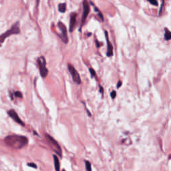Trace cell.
I'll return each mask as SVG.
<instances>
[{
	"label": "cell",
	"mask_w": 171,
	"mask_h": 171,
	"mask_svg": "<svg viewBox=\"0 0 171 171\" xmlns=\"http://www.w3.org/2000/svg\"><path fill=\"white\" fill-rule=\"evenodd\" d=\"M78 14L76 12H73L70 14V26H69V31L70 32H72L74 31L75 28V25L76 23V18Z\"/></svg>",
	"instance_id": "10"
},
{
	"label": "cell",
	"mask_w": 171,
	"mask_h": 171,
	"mask_svg": "<svg viewBox=\"0 0 171 171\" xmlns=\"http://www.w3.org/2000/svg\"><path fill=\"white\" fill-rule=\"evenodd\" d=\"M62 171H65L64 169H63V170H62Z\"/></svg>",
	"instance_id": "25"
},
{
	"label": "cell",
	"mask_w": 171,
	"mask_h": 171,
	"mask_svg": "<svg viewBox=\"0 0 171 171\" xmlns=\"http://www.w3.org/2000/svg\"><path fill=\"white\" fill-rule=\"evenodd\" d=\"M39 0H36V7H38V5H39Z\"/></svg>",
	"instance_id": "23"
},
{
	"label": "cell",
	"mask_w": 171,
	"mask_h": 171,
	"mask_svg": "<svg viewBox=\"0 0 171 171\" xmlns=\"http://www.w3.org/2000/svg\"><path fill=\"white\" fill-rule=\"evenodd\" d=\"M57 26H58V28H59V29H60L61 31V34L60 35H58V36H60L62 41L65 44H67L68 42V32H67V28H66V25H64L62 21H59L57 23Z\"/></svg>",
	"instance_id": "6"
},
{
	"label": "cell",
	"mask_w": 171,
	"mask_h": 171,
	"mask_svg": "<svg viewBox=\"0 0 171 171\" xmlns=\"http://www.w3.org/2000/svg\"><path fill=\"white\" fill-rule=\"evenodd\" d=\"M100 92L102 94H103V93H104V89H103V88L101 86H100Z\"/></svg>",
	"instance_id": "22"
},
{
	"label": "cell",
	"mask_w": 171,
	"mask_h": 171,
	"mask_svg": "<svg viewBox=\"0 0 171 171\" xmlns=\"http://www.w3.org/2000/svg\"><path fill=\"white\" fill-rule=\"evenodd\" d=\"M68 69L69 71H70V74H71L73 81L75 83L78 84H80L82 80H81V78H80V76L79 74L78 71L76 70V68L72 65L69 64H68Z\"/></svg>",
	"instance_id": "7"
},
{
	"label": "cell",
	"mask_w": 171,
	"mask_h": 171,
	"mask_svg": "<svg viewBox=\"0 0 171 171\" xmlns=\"http://www.w3.org/2000/svg\"><path fill=\"white\" fill-rule=\"evenodd\" d=\"M110 96L111 98H112V99H114V98H116V92L114 91V90H113V91L111 92Z\"/></svg>",
	"instance_id": "18"
},
{
	"label": "cell",
	"mask_w": 171,
	"mask_h": 171,
	"mask_svg": "<svg viewBox=\"0 0 171 171\" xmlns=\"http://www.w3.org/2000/svg\"><path fill=\"white\" fill-rule=\"evenodd\" d=\"M7 114L8 115L10 116L15 122H16L17 123H18L19 124H21V126H24L25 124L23 122V121L21 120V119L19 117V116H18V114H17V112L14 110H13V109H11L10 110L8 111V112H7Z\"/></svg>",
	"instance_id": "8"
},
{
	"label": "cell",
	"mask_w": 171,
	"mask_h": 171,
	"mask_svg": "<svg viewBox=\"0 0 171 171\" xmlns=\"http://www.w3.org/2000/svg\"><path fill=\"white\" fill-rule=\"evenodd\" d=\"M105 33V37H106V40L107 42V52L106 56L108 57H111L113 56V46L112 45V43L109 40V38H108V33L107 31L104 32Z\"/></svg>",
	"instance_id": "9"
},
{
	"label": "cell",
	"mask_w": 171,
	"mask_h": 171,
	"mask_svg": "<svg viewBox=\"0 0 171 171\" xmlns=\"http://www.w3.org/2000/svg\"><path fill=\"white\" fill-rule=\"evenodd\" d=\"M83 13L82 15V19H81V25L80 27V31H81L82 26L84 25L86 19H87V17L90 13V5L88 0H83Z\"/></svg>",
	"instance_id": "5"
},
{
	"label": "cell",
	"mask_w": 171,
	"mask_h": 171,
	"mask_svg": "<svg viewBox=\"0 0 171 171\" xmlns=\"http://www.w3.org/2000/svg\"><path fill=\"white\" fill-rule=\"evenodd\" d=\"M28 166H30V167L33 168H37V165L35 163H33V162L28 163Z\"/></svg>",
	"instance_id": "19"
},
{
	"label": "cell",
	"mask_w": 171,
	"mask_h": 171,
	"mask_svg": "<svg viewBox=\"0 0 171 171\" xmlns=\"http://www.w3.org/2000/svg\"><path fill=\"white\" fill-rule=\"evenodd\" d=\"M0 46H1V43H0Z\"/></svg>",
	"instance_id": "26"
},
{
	"label": "cell",
	"mask_w": 171,
	"mask_h": 171,
	"mask_svg": "<svg viewBox=\"0 0 171 171\" xmlns=\"http://www.w3.org/2000/svg\"><path fill=\"white\" fill-rule=\"evenodd\" d=\"M91 35H92V33H90L89 34H88V36H90Z\"/></svg>",
	"instance_id": "24"
},
{
	"label": "cell",
	"mask_w": 171,
	"mask_h": 171,
	"mask_svg": "<svg viewBox=\"0 0 171 171\" xmlns=\"http://www.w3.org/2000/svg\"><path fill=\"white\" fill-rule=\"evenodd\" d=\"M89 71L90 72V74L92 76V77H94V76H96V72H95V70H94V69H92V68H90Z\"/></svg>",
	"instance_id": "17"
},
{
	"label": "cell",
	"mask_w": 171,
	"mask_h": 171,
	"mask_svg": "<svg viewBox=\"0 0 171 171\" xmlns=\"http://www.w3.org/2000/svg\"><path fill=\"white\" fill-rule=\"evenodd\" d=\"M14 95L15 97L20 98H21L23 97V96H22V94H21V92H19V91H16V92H15Z\"/></svg>",
	"instance_id": "15"
},
{
	"label": "cell",
	"mask_w": 171,
	"mask_h": 171,
	"mask_svg": "<svg viewBox=\"0 0 171 171\" xmlns=\"http://www.w3.org/2000/svg\"><path fill=\"white\" fill-rule=\"evenodd\" d=\"M164 39L166 41H168V40L171 39V32H170L168 29H165Z\"/></svg>",
	"instance_id": "13"
},
{
	"label": "cell",
	"mask_w": 171,
	"mask_h": 171,
	"mask_svg": "<svg viewBox=\"0 0 171 171\" xmlns=\"http://www.w3.org/2000/svg\"><path fill=\"white\" fill-rule=\"evenodd\" d=\"M148 1L152 5H155V6L158 5V1H157V0H148Z\"/></svg>",
	"instance_id": "16"
},
{
	"label": "cell",
	"mask_w": 171,
	"mask_h": 171,
	"mask_svg": "<svg viewBox=\"0 0 171 171\" xmlns=\"http://www.w3.org/2000/svg\"><path fill=\"white\" fill-rule=\"evenodd\" d=\"M38 64L39 66V73L43 78H46L48 74V70L46 68V61L43 56H40L38 59Z\"/></svg>",
	"instance_id": "4"
},
{
	"label": "cell",
	"mask_w": 171,
	"mask_h": 171,
	"mask_svg": "<svg viewBox=\"0 0 171 171\" xmlns=\"http://www.w3.org/2000/svg\"><path fill=\"white\" fill-rule=\"evenodd\" d=\"M95 42H96V47H97L98 48H100V43H99V42H98V41L97 39H96V41H95Z\"/></svg>",
	"instance_id": "21"
},
{
	"label": "cell",
	"mask_w": 171,
	"mask_h": 171,
	"mask_svg": "<svg viewBox=\"0 0 171 171\" xmlns=\"http://www.w3.org/2000/svg\"><path fill=\"white\" fill-rule=\"evenodd\" d=\"M45 137L46 139L47 142L50 145V148L60 157H62V148H60V145L58 144V143L57 142V141H56L53 137L48 134H46Z\"/></svg>",
	"instance_id": "3"
},
{
	"label": "cell",
	"mask_w": 171,
	"mask_h": 171,
	"mask_svg": "<svg viewBox=\"0 0 171 171\" xmlns=\"http://www.w3.org/2000/svg\"><path fill=\"white\" fill-rule=\"evenodd\" d=\"M4 141L7 146L15 149H20L28 144V138L24 136H7L5 138Z\"/></svg>",
	"instance_id": "1"
},
{
	"label": "cell",
	"mask_w": 171,
	"mask_h": 171,
	"mask_svg": "<svg viewBox=\"0 0 171 171\" xmlns=\"http://www.w3.org/2000/svg\"><path fill=\"white\" fill-rule=\"evenodd\" d=\"M85 164H86V171H92V166H91V164H90V162L89 161L86 160Z\"/></svg>",
	"instance_id": "14"
},
{
	"label": "cell",
	"mask_w": 171,
	"mask_h": 171,
	"mask_svg": "<svg viewBox=\"0 0 171 171\" xmlns=\"http://www.w3.org/2000/svg\"><path fill=\"white\" fill-rule=\"evenodd\" d=\"M121 86H122V82H121V81H119V82H118L117 86H116V87H117V88H120Z\"/></svg>",
	"instance_id": "20"
},
{
	"label": "cell",
	"mask_w": 171,
	"mask_h": 171,
	"mask_svg": "<svg viewBox=\"0 0 171 171\" xmlns=\"http://www.w3.org/2000/svg\"><path fill=\"white\" fill-rule=\"evenodd\" d=\"M53 162H54V166H55V171H60V164L58 157L56 155H53Z\"/></svg>",
	"instance_id": "11"
},
{
	"label": "cell",
	"mask_w": 171,
	"mask_h": 171,
	"mask_svg": "<svg viewBox=\"0 0 171 171\" xmlns=\"http://www.w3.org/2000/svg\"><path fill=\"white\" fill-rule=\"evenodd\" d=\"M20 33V28H19V21H18L15 23L14 24H13L12 26L11 27L10 29L7 30L6 32L2 33L0 36V43H3L5 39L8 38L9 36L11 35H17Z\"/></svg>",
	"instance_id": "2"
},
{
	"label": "cell",
	"mask_w": 171,
	"mask_h": 171,
	"mask_svg": "<svg viewBox=\"0 0 171 171\" xmlns=\"http://www.w3.org/2000/svg\"><path fill=\"white\" fill-rule=\"evenodd\" d=\"M66 3H62L58 5V11L61 13H65L66 11Z\"/></svg>",
	"instance_id": "12"
}]
</instances>
